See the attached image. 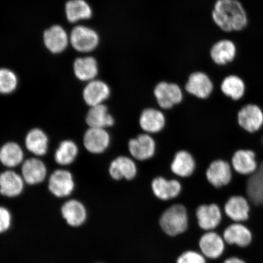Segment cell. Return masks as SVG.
I'll use <instances>...</instances> for the list:
<instances>
[{"label": "cell", "mask_w": 263, "mask_h": 263, "mask_svg": "<svg viewBox=\"0 0 263 263\" xmlns=\"http://www.w3.org/2000/svg\"><path fill=\"white\" fill-rule=\"evenodd\" d=\"M152 189L154 195L158 198L163 200L175 198L182 189L180 183L176 180H167L159 177L152 182Z\"/></svg>", "instance_id": "d4e9b609"}, {"label": "cell", "mask_w": 263, "mask_h": 263, "mask_svg": "<svg viewBox=\"0 0 263 263\" xmlns=\"http://www.w3.org/2000/svg\"><path fill=\"white\" fill-rule=\"evenodd\" d=\"M17 84L18 79L14 72L8 68H0V93H11Z\"/></svg>", "instance_id": "836d02e7"}, {"label": "cell", "mask_w": 263, "mask_h": 263, "mask_svg": "<svg viewBox=\"0 0 263 263\" xmlns=\"http://www.w3.org/2000/svg\"><path fill=\"white\" fill-rule=\"evenodd\" d=\"M196 217L200 228L206 232L214 231L223 221V212L218 203L202 205L196 210Z\"/></svg>", "instance_id": "7c38bea8"}, {"label": "cell", "mask_w": 263, "mask_h": 263, "mask_svg": "<svg viewBox=\"0 0 263 263\" xmlns=\"http://www.w3.org/2000/svg\"><path fill=\"white\" fill-rule=\"evenodd\" d=\"M212 19L217 27L226 33L241 31L248 25V15L239 0H216Z\"/></svg>", "instance_id": "6da1fadb"}, {"label": "cell", "mask_w": 263, "mask_h": 263, "mask_svg": "<svg viewBox=\"0 0 263 263\" xmlns=\"http://www.w3.org/2000/svg\"><path fill=\"white\" fill-rule=\"evenodd\" d=\"M24 160V152L17 143L9 142L0 147V162L5 166H17Z\"/></svg>", "instance_id": "1f68e13d"}, {"label": "cell", "mask_w": 263, "mask_h": 263, "mask_svg": "<svg viewBox=\"0 0 263 263\" xmlns=\"http://www.w3.org/2000/svg\"><path fill=\"white\" fill-rule=\"evenodd\" d=\"M246 84L238 75L227 76L220 85V90L227 98L233 101L241 100L246 93Z\"/></svg>", "instance_id": "603a6c76"}, {"label": "cell", "mask_w": 263, "mask_h": 263, "mask_svg": "<svg viewBox=\"0 0 263 263\" xmlns=\"http://www.w3.org/2000/svg\"><path fill=\"white\" fill-rule=\"evenodd\" d=\"M231 165L236 173L244 176H250L258 168L256 154L251 149H239L233 154Z\"/></svg>", "instance_id": "5bb4252c"}, {"label": "cell", "mask_w": 263, "mask_h": 263, "mask_svg": "<svg viewBox=\"0 0 263 263\" xmlns=\"http://www.w3.org/2000/svg\"><path fill=\"white\" fill-rule=\"evenodd\" d=\"M129 152L135 159L146 160L152 157L156 151V143L147 134H141L129 142Z\"/></svg>", "instance_id": "e0dca14e"}, {"label": "cell", "mask_w": 263, "mask_h": 263, "mask_svg": "<svg viewBox=\"0 0 263 263\" xmlns=\"http://www.w3.org/2000/svg\"><path fill=\"white\" fill-rule=\"evenodd\" d=\"M222 263H247V262L241 258L236 256H231L223 259Z\"/></svg>", "instance_id": "8d00e7d4"}, {"label": "cell", "mask_w": 263, "mask_h": 263, "mask_svg": "<svg viewBox=\"0 0 263 263\" xmlns=\"http://www.w3.org/2000/svg\"><path fill=\"white\" fill-rule=\"evenodd\" d=\"M199 245L202 255L213 260L222 258L227 248L221 233L215 231L205 233L200 238Z\"/></svg>", "instance_id": "30bf717a"}, {"label": "cell", "mask_w": 263, "mask_h": 263, "mask_svg": "<svg viewBox=\"0 0 263 263\" xmlns=\"http://www.w3.org/2000/svg\"><path fill=\"white\" fill-rule=\"evenodd\" d=\"M221 235L227 246L245 249L251 245L254 236L245 223L231 222L223 229Z\"/></svg>", "instance_id": "277c9868"}, {"label": "cell", "mask_w": 263, "mask_h": 263, "mask_svg": "<svg viewBox=\"0 0 263 263\" xmlns=\"http://www.w3.org/2000/svg\"><path fill=\"white\" fill-rule=\"evenodd\" d=\"M177 263H206V261L202 254L189 251L183 253L177 259Z\"/></svg>", "instance_id": "e575fe53"}, {"label": "cell", "mask_w": 263, "mask_h": 263, "mask_svg": "<svg viewBox=\"0 0 263 263\" xmlns=\"http://www.w3.org/2000/svg\"><path fill=\"white\" fill-rule=\"evenodd\" d=\"M26 147L34 155H45L48 149V139L44 131L33 129L29 131L25 139Z\"/></svg>", "instance_id": "f1b7e54d"}, {"label": "cell", "mask_w": 263, "mask_h": 263, "mask_svg": "<svg viewBox=\"0 0 263 263\" xmlns=\"http://www.w3.org/2000/svg\"><path fill=\"white\" fill-rule=\"evenodd\" d=\"M236 54L237 48L235 43L228 39L217 41L210 49V59L218 67H225L232 63Z\"/></svg>", "instance_id": "4fadbf2b"}, {"label": "cell", "mask_w": 263, "mask_h": 263, "mask_svg": "<svg viewBox=\"0 0 263 263\" xmlns=\"http://www.w3.org/2000/svg\"><path fill=\"white\" fill-rule=\"evenodd\" d=\"M137 166L129 157L120 156L111 162L109 167L110 176L115 180H131L136 177Z\"/></svg>", "instance_id": "cb8c5ba5"}, {"label": "cell", "mask_w": 263, "mask_h": 263, "mask_svg": "<svg viewBox=\"0 0 263 263\" xmlns=\"http://www.w3.org/2000/svg\"><path fill=\"white\" fill-rule=\"evenodd\" d=\"M158 104L164 109H169L183 100V93L179 85L165 81L159 82L154 90Z\"/></svg>", "instance_id": "9c48e42d"}, {"label": "cell", "mask_w": 263, "mask_h": 263, "mask_svg": "<svg viewBox=\"0 0 263 263\" xmlns=\"http://www.w3.org/2000/svg\"><path fill=\"white\" fill-rule=\"evenodd\" d=\"M100 38L93 29L84 26H76L71 32L70 42L76 50L89 52L98 47Z\"/></svg>", "instance_id": "52a82bcc"}, {"label": "cell", "mask_w": 263, "mask_h": 263, "mask_svg": "<svg viewBox=\"0 0 263 263\" xmlns=\"http://www.w3.org/2000/svg\"><path fill=\"white\" fill-rule=\"evenodd\" d=\"M256 134L261 144L255 153L258 168L247 179L245 195L252 206H263V132L260 130Z\"/></svg>", "instance_id": "7a4b0ae2"}, {"label": "cell", "mask_w": 263, "mask_h": 263, "mask_svg": "<svg viewBox=\"0 0 263 263\" xmlns=\"http://www.w3.org/2000/svg\"><path fill=\"white\" fill-rule=\"evenodd\" d=\"M76 77L82 81L95 80L98 74V62L93 57H85L76 59L73 65Z\"/></svg>", "instance_id": "4316f807"}, {"label": "cell", "mask_w": 263, "mask_h": 263, "mask_svg": "<svg viewBox=\"0 0 263 263\" xmlns=\"http://www.w3.org/2000/svg\"><path fill=\"white\" fill-rule=\"evenodd\" d=\"M163 232L170 236H175L185 232L188 228L189 218L185 207L174 205L166 209L160 219Z\"/></svg>", "instance_id": "3957f363"}, {"label": "cell", "mask_w": 263, "mask_h": 263, "mask_svg": "<svg viewBox=\"0 0 263 263\" xmlns=\"http://www.w3.org/2000/svg\"><path fill=\"white\" fill-rule=\"evenodd\" d=\"M196 167L195 161L186 151H180L176 154L172 164V172L180 177H189L193 174Z\"/></svg>", "instance_id": "4dcf8cb0"}, {"label": "cell", "mask_w": 263, "mask_h": 263, "mask_svg": "<svg viewBox=\"0 0 263 263\" xmlns=\"http://www.w3.org/2000/svg\"><path fill=\"white\" fill-rule=\"evenodd\" d=\"M237 121L242 129L249 134H255L263 126V110L258 105L246 104L238 111Z\"/></svg>", "instance_id": "8992f818"}, {"label": "cell", "mask_w": 263, "mask_h": 263, "mask_svg": "<svg viewBox=\"0 0 263 263\" xmlns=\"http://www.w3.org/2000/svg\"><path fill=\"white\" fill-rule=\"evenodd\" d=\"M70 38L65 29L59 25L51 26L44 34L45 47L52 53L59 54L67 48Z\"/></svg>", "instance_id": "2e32d148"}, {"label": "cell", "mask_w": 263, "mask_h": 263, "mask_svg": "<svg viewBox=\"0 0 263 263\" xmlns=\"http://www.w3.org/2000/svg\"><path fill=\"white\" fill-rule=\"evenodd\" d=\"M233 176L231 163L223 159L213 160L206 172L207 180L216 189L229 185L232 182Z\"/></svg>", "instance_id": "5b68a950"}, {"label": "cell", "mask_w": 263, "mask_h": 263, "mask_svg": "<svg viewBox=\"0 0 263 263\" xmlns=\"http://www.w3.org/2000/svg\"><path fill=\"white\" fill-rule=\"evenodd\" d=\"M23 179L29 185L40 183L47 176V167L41 160L35 158L26 160L22 167Z\"/></svg>", "instance_id": "7402d4cb"}, {"label": "cell", "mask_w": 263, "mask_h": 263, "mask_svg": "<svg viewBox=\"0 0 263 263\" xmlns=\"http://www.w3.org/2000/svg\"><path fill=\"white\" fill-rule=\"evenodd\" d=\"M86 123L90 128L105 129L113 126L114 118L108 111L106 106L103 104L91 107L86 117Z\"/></svg>", "instance_id": "83f0119b"}, {"label": "cell", "mask_w": 263, "mask_h": 263, "mask_svg": "<svg viewBox=\"0 0 263 263\" xmlns=\"http://www.w3.org/2000/svg\"><path fill=\"white\" fill-rule=\"evenodd\" d=\"M110 143V136L105 129L90 128L84 137L85 147L93 154H100L107 149Z\"/></svg>", "instance_id": "d6986e66"}, {"label": "cell", "mask_w": 263, "mask_h": 263, "mask_svg": "<svg viewBox=\"0 0 263 263\" xmlns=\"http://www.w3.org/2000/svg\"><path fill=\"white\" fill-rule=\"evenodd\" d=\"M251 206L244 196H230L223 205L222 211L232 222L246 223L250 218Z\"/></svg>", "instance_id": "ba28073f"}, {"label": "cell", "mask_w": 263, "mask_h": 263, "mask_svg": "<svg viewBox=\"0 0 263 263\" xmlns=\"http://www.w3.org/2000/svg\"><path fill=\"white\" fill-rule=\"evenodd\" d=\"M185 89L193 96L205 100L212 96L215 90V84L208 74L203 71H196L190 75Z\"/></svg>", "instance_id": "8fae6325"}, {"label": "cell", "mask_w": 263, "mask_h": 263, "mask_svg": "<svg viewBox=\"0 0 263 263\" xmlns=\"http://www.w3.org/2000/svg\"><path fill=\"white\" fill-rule=\"evenodd\" d=\"M24 188V179L12 171L0 173V194L14 197L22 193Z\"/></svg>", "instance_id": "ffe728a7"}, {"label": "cell", "mask_w": 263, "mask_h": 263, "mask_svg": "<svg viewBox=\"0 0 263 263\" xmlns=\"http://www.w3.org/2000/svg\"><path fill=\"white\" fill-rule=\"evenodd\" d=\"M11 215L5 207L0 206V233L7 231L11 227Z\"/></svg>", "instance_id": "d590c367"}, {"label": "cell", "mask_w": 263, "mask_h": 263, "mask_svg": "<svg viewBox=\"0 0 263 263\" xmlns=\"http://www.w3.org/2000/svg\"><path fill=\"white\" fill-rule=\"evenodd\" d=\"M110 95V87L106 82L101 80H95L88 82L83 91L84 100L90 107L103 104Z\"/></svg>", "instance_id": "ac0fdd59"}, {"label": "cell", "mask_w": 263, "mask_h": 263, "mask_svg": "<svg viewBox=\"0 0 263 263\" xmlns=\"http://www.w3.org/2000/svg\"><path fill=\"white\" fill-rule=\"evenodd\" d=\"M48 188L55 196L67 197L74 189L73 176L67 170H57L49 177Z\"/></svg>", "instance_id": "9a60e30c"}, {"label": "cell", "mask_w": 263, "mask_h": 263, "mask_svg": "<svg viewBox=\"0 0 263 263\" xmlns=\"http://www.w3.org/2000/svg\"><path fill=\"white\" fill-rule=\"evenodd\" d=\"M61 213L68 224L74 228L83 224L87 218L86 209L77 200L66 202L62 206Z\"/></svg>", "instance_id": "44dd1931"}, {"label": "cell", "mask_w": 263, "mask_h": 263, "mask_svg": "<svg viewBox=\"0 0 263 263\" xmlns=\"http://www.w3.org/2000/svg\"><path fill=\"white\" fill-rule=\"evenodd\" d=\"M65 14L69 22L76 23L90 18L92 9L85 0H69L65 5Z\"/></svg>", "instance_id": "f546056e"}, {"label": "cell", "mask_w": 263, "mask_h": 263, "mask_svg": "<svg viewBox=\"0 0 263 263\" xmlns=\"http://www.w3.org/2000/svg\"><path fill=\"white\" fill-rule=\"evenodd\" d=\"M78 154L77 144L71 140H65L59 144L54 154V159L61 165H68L74 162Z\"/></svg>", "instance_id": "d6a6232c"}, {"label": "cell", "mask_w": 263, "mask_h": 263, "mask_svg": "<svg viewBox=\"0 0 263 263\" xmlns=\"http://www.w3.org/2000/svg\"><path fill=\"white\" fill-rule=\"evenodd\" d=\"M140 124L141 129L146 133H159L165 124V118L162 111L156 108H147L141 114Z\"/></svg>", "instance_id": "484cf974"}]
</instances>
